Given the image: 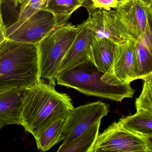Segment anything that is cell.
I'll return each instance as SVG.
<instances>
[{
  "label": "cell",
  "mask_w": 152,
  "mask_h": 152,
  "mask_svg": "<svg viewBox=\"0 0 152 152\" xmlns=\"http://www.w3.org/2000/svg\"><path fill=\"white\" fill-rule=\"evenodd\" d=\"M21 1H24V0H21Z\"/></svg>",
  "instance_id": "26"
},
{
  "label": "cell",
  "mask_w": 152,
  "mask_h": 152,
  "mask_svg": "<svg viewBox=\"0 0 152 152\" xmlns=\"http://www.w3.org/2000/svg\"><path fill=\"white\" fill-rule=\"evenodd\" d=\"M129 35L137 41L151 25L152 10L140 0H119L114 9Z\"/></svg>",
  "instance_id": "10"
},
{
  "label": "cell",
  "mask_w": 152,
  "mask_h": 152,
  "mask_svg": "<svg viewBox=\"0 0 152 152\" xmlns=\"http://www.w3.org/2000/svg\"><path fill=\"white\" fill-rule=\"evenodd\" d=\"M85 7L89 13L87 20L96 36L107 38L115 43L129 39H134L127 32L115 9Z\"/></svg>",
  "instance_id": "9"
},
{
  "label": "cell",
  "mask_w": 152,
  "mask_h": 152,
  "mask_svg": "<svg viewBox=\"0 0 152 152\" xmlns=\"http://www.w3.org/2000/svg\"><path fill=\"white\" fill-rule=\"evenodd\" d=\"M91 4L88 5L94 8L103 9L104 10L114 9L119 0H91Z\"/></svg>",
  "instance_id": "21"
},
{
  "label": "cell",
  "mask_w": 152,
  "mask_h": 152,
  "mask_svg": "<svg viewBox=\"0 0 152 152\" xmlns=\"http://www.w3.org/2000/svg\"><path fill=\"white\" fill-rule=\"evenodd\" d=\"M72 23L54 28L37 44L40 80L56 85V76L61 63L80 29Z\"/></svg>",
  "instance_id": "4"
},
{
  "label": "cell",
  "mask_w": 152,
  "mask_h": 152,
  "mask_svg": "<svg viewBox=\"0 0 152 152\" xmlns=\"http://www.w3.org/2000/svg\"><path fill=\"white\" fill-rule=\"evenodd\" d=\"M119 121L127 129L152 139V112L138 110L135 114L125 117L123 116Z\"/></svg>",
  "instance_id": "15"
},
{
  "label": "cell",
  "mask_w": 152,
  "mask_h": 152,
  "mask_svg": "<svg viewBox=\"0 0 152 152\" xmlns=\"http://www.w3.org/2000/svg\"><path fill=\"white\" fill-rule=\"evenodd\" d=\"M6 39V28L2 22L1 15L0 14V45Z\"/></svg>",
  "instance_id": "22"
},
{
  "label": "cell",
  "mask_w": 152,
  "mask_h": 152,
  "mask_svg": "<svg viewBox=\"0 0 152 152\" xmlns=\"http://www.w3.org/2000/svg\"><path fill=\"white\" fill-rule=\"evenodd\" d=\"M55 86L40 80L26 89L21 125L34 137L56 120L65 119L74 107L70 97Z\"/></svg>",
  "instance_id": "1"
},
{
  "label": "cell",
  "mask_w": 152,
  "mask_h": 152,
  "mask_svg": "<svg viewBox=\"0 0 152 152\" xmlns=\"http://www.w3.org/2000/svg\"><path fill=\"white\" fill-rule=\"evenodd\" d=\"M136 41L129 39L115 44L112 65L101 77L104 82L118 86L130 84L135 80L134 69Z\"/></svg>",
  "instance_id": "7"
},
{
  "label": "cell",
  "mask_w": 152,
  "mask_h": 152,
  "mask_svg": "<svg viewBox=\"0 0 152 152\" xmlns=\"http://www.w3.org/2000/svg\"><path fill=\"white\" fill-rule=\"evenodd\" d=\"M66 23L50 11L41 9L6 38L18 42L37 44L54 28Z\"/></svg>",
  "instance_id": "8"
},
{
  "label": "cell",
  "mask_w": 152,
  "mask_h": 152,
  "mask_svg": "<svg viewBox=\"0 0 152 152\" xmlns=\"http://www.w3.org/2000/svg\"><path fill=\"white\" fill-rule=\"evenodd\" d=\"M80 25L78 33L64 58L58 73L91 61L90 46L94 31L87 19Z\"/></svg>",
  "instance_id": "11"
},
{
  "label": "cell",
  "mask_w": 152,
  "mask_h": 152,
  "mask_svg": "<svg viewBox=\"0 0 152 152\" xmlns=\"http://www.w3.org/2000/svg\"><path fill=\"white\" fill-rule=\"evenodd\" d=\"M101 121L89 128L68 143L61 144L58 152H91L99 133Z\"/></svg>",
  "instance_id": "16"
},
{
  "label": "cell",
  "mask_w": 152,
  "mask_h": 152,
  "mask_svg": "<svg viewBox=\"0 0 152 152\" xmlns=\"http://www.w3.org/2000/svg\"><path fill=\"white\" fill-rule=\"evenodd\" d=\"M86 0H48L42 9L50 11L67 23L72 14L85 6Z\"/></svg>",
  "instance_id": "18"
},
{
  "label": "cell",
  "mask_w": 152,
  "mask_h": 152,
  "mask_svg": "<svg viewBox=\"0 0 152 152\" xmlns=\"http://www.w3.org/2000/svg\"><path fill=\"white\" fill-rule=\"evenodd\" d=\"M103 73L89 62L73 69L58 73V84L76 89L87 96L98 97L121 102L133 97L135 90L130 84L113 86L101 80Z\"/></svg>",
  "instance_id": "3"
},
{
  "label": "cell",
  "mask_w": 152,
  "mask_h": 152,
  "mask_svg": "<svg viewBox=\"0 0 152 152\" xmlns=\"http://www.w3.org/2000/svg\"><path fill=\"white\" fill-rule=\"evenodd\" d=\"M39 80L37 44L6 39L0 45V87L27 88Z\"/></svg>",
  "instance_id": "2"
},
{
  "label": "cell",
  "mask_w": 152,
  "mask_h": 152,
  "mask_svg": "<svg viewBox=\"0 0 152 152\" xmlns=\"http://www.w3.org/2000/svg\"><path fill=\"white\" fill-rule=\"evenodd\" d=\"M10 90V89H6L4 88H1L0 87V92H2V91H5L6 90Z\"/></svg>",
  "instance_id": "24"
},
{
  "label": "cell",
  "mask_w": 152,
  "mask_h": 152,
  "mask_svg": "<svg viewBox=\"0 0 152 152\" xmlns=\"http://www.w3.org/2000/svg\"><path fill=\"white\" fill-rule=\"evenodd\" d=\"M1 1V0H0V1Z\"/></svg>",
  "instance_id": "27"
},
{
  "label": "cell",
  "mask_w": 152,
  "mask_h": 152,
  "mask_svg": "<svg viewBox=\"0 0 152 152\" xmlns=\"http://www.w3.org/2000/svg\"><path fill=\"white\" fill-rule=\"evenodd\" d=\"M116 43L107 38L95 35L90 46V62L99 72H106L112 65Z\"/></svg>",
  "instance_id": "13"
},
{
  "label": "cell",
  "mask_w": 152,
  "mask_h": 152,
  "mask_svg": "<svg viewBox=\"0 0 152 152\" xmlns=\"http://www.w3.org/2000/svg\"><path fill=\"white\" fill-rule=\"evenodd\" d=\"M65 119H59L50 124L34 137L37 147L47 151L62 141V134Z\"/></svg>",
  "instance_id": "17"
},
{
  "label": "cell",
  "mask_w": 152,
  "mask_h": 152,
  "mask_svg": "<svg viewBox=\"0 0 152 152\" xmlns=\"http://www.w3.org/2000/svg\"><path fill=\"white\" fill-rule=\"evenodd\" d=\"M143 80L144 83L142 91L135 101L136 110L152 112V74Z\"/></svg>",
  "instance_id": "20"
},
{
  "label": "cell",
  "mask_w": 152,
  "mask_h": 152,
  "mask_svg": "<svg viewBox=\"0 0 152 152\" xmlns=\"http://www.w3.org/2000/svg\"><path fill=\"white\" fill-rule=\"evenodd\" d=\"M140 2L149 9L152 10V0H140Z\"/></svg>",
  "instance_id": "23"
},
{
  "label": "cell",
  "mask_w": 152,
  "mask_h": 152,
  "mask_svg": "<svg viewBox=\"0 0 152 152\" xmlns=\"http://www.w3.org/2000/svg\"><path fill=\"white\" fill-rule=\"evenodd\" d=\"M152 152V139L125 129L119 121L99 133L91 152Z\"/></svg>",
  "instance_id": "5"
},
{
  "label": "cell",
  "mask_w": 152,
  "mask_h": 152,
  "mask_svg": "<svg viewBox=\"0 0 152 152\" xmlns=\"http://www.w3.org/2000/svg\"><path fill=\"white\" fill-rule=\"evenodd\" d=\"M4 126H5V125H4V124H0V129H2Z\"/></svg>",
  "instance_id": "25"
},
{
  "label": "cell",
  "mask_w": 152,
  "mask_h": 152,
  "mask_svg": "<svg viewBox=\"0 0 152 152\" xmlns=\"http://www.w3.org/2000/svg\"><path fill=\"white\" fill-rule=\"evenodd\" d=\"M27 88H16L0 92V124L21 125L23 101Z\"/></svg>",
  "instance_id": "12"
},
{
  "label": "cell",
  "mask_w": 152,
  "mask_h": 152,
  "mask_svg": "<svg viewBox=\"0 0 152 152\" xmlns=\"http://www.w3.org/2000/svg\"><path fill=\"white\" fill-rule=\"evenodd\" d=\"M108 104L101 101L74 107L65 120L62 144L70 142L98 122L110 112Z\"/></svg>",
  "instance_id": "6"
},
{
  "label": "cell",
  "mask_w": 152,
  "mask_h": 152,
  "mask_svg": "<svg viewBox=\"0 0 152 152\" xmlns=\"http://www.w3.org/2000/svg\"><path fill=\"white\" fill-rule=\"evenodd\" d=\"M47 1L48 0H24L20 7L19 17L17 21L6 28V36L14 31L30 17L42 9Z\"/></svg>",
  "instance_id": "19"
},
{
  "label": "cell",
  "mask_w": 152,
  "mask_h": 152,
  "mask_svg": "<svg viewBox=\"0 0 152 152\" xmlns=\"http://www.w3.org/2000/svg\"><path fill=\"white\" fill-rule=\"evenodd\" d=\"M134 73L135 80L152 74V42L142 37L136 41Z\"/></svg>",
  "instance_id": "14"
}]
</instances>
